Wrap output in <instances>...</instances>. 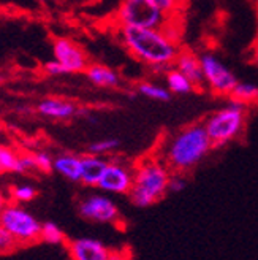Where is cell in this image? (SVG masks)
Returning <instances> with one entry per match:
<instances>
[{
    "instance_id": "cell-24",
    "label": "cell",
    "mask_w": 258,
    "mask_h": 260,
    "mask_svg": "<svg viewBox=\"0 0 258 260\" xmlns=\"http://www.w3.org/2000/svg\"><path fill=\"white\" fill-rule=\"evenodd\" d=\"M33 157H35L36 172L49 173L51 170H53L54 157H51V154H48V152H45V151H38V152H33Z\"/></svg>"
},
{
    "instance_id": "cell-13",
    "label": "cell",
    "mask_w": 258,
    "mask_h": 260,
    "mask_svg": "<svg viewBox=\"0 0 258 260\" xmlns=\"http://www.w3.org/2000/svg\"><path fill=\"white\" fill-rule=\"evenodd\" d=\"M36 111L40 113L45 118L51 119H59V121H65L71 119L73 116L80 113V108L71 103L70 100L65 99H57V97H48L38 103Z\"/></svg>"
},
{
    "instance_id": "cell-5",
    "label": "cell",
    "mask_w": 258,
    "mask_h": 260,
    "mask_svg": "<svg viewBox=\"0 0 258 260\" xmlns=\"http://www.w3.org/2000/svg\"><path fill=\"white\" fill-rule=\"evenodd\" d=\"M168 19L170 15H166V13L159 10L149 0H122L114 15L116 25L156 29V30H163L165 34H166Z\"/></svg>"
},
{
    "instance_id": "cell-16",
    "label": "cell",
    "mask_w": 258,
    "mask_h": 260,
    "mask_svg": "<svg viewBox=\"0 0 258 260\" xmlns=\"http://www.w3.org/2000/svg\"><path fill=\"white\" fill-rule=\"evenodd\" d=\"M84 73L87 80L98 87H118L121 83L119 75L101 63H89Z\"/></svg>"
},
{
    "instance_id": "cell-30",
    "label": "cell",
    "mask_w": 258,
    "mask_h": 260,
    "mask_svg": "<svg viewBox=\"0 0 258 260\" xmlns=\"http://www.w3.org/2000/svg\"><path fill=\"white\" fill-rule=\"evenodd\" d=\"M10 202H8V197L5 195V192L0 189V216H2V213H4V210L7 208V205H8Z\"/></svg>"
},
{
    "instance_id": "cell-28",
    "label": "cell",
    "mask_w": 258,
    "mask_h": 260,
    "mask_svg": "<svg viewBox=\"0 0 258 260\" xmlns=\"http://www.w3.org/2000/svg\"><path fill=\"white\" fill-rule=\"evenodd\" d=\"M149 2H152L159 10L166 13V15H173V13H176L179 10L176 0H149Z\"/></svg>"
},
{
    "instance_id": "cell-1",
    "label": "cell",
    "mask_w": 258,
    "mask_h": 260,
    "mask_svg": "<svg viewBox=\"0 0 258 260\" xmlns=\"http://www.w3.org/2000/svg\"><path fill=\"white\" fill-rule=\"evenodd\" d=\"M212 141L204 124H190L166 138L159 149L157 157L173 173L193 170L212 149Z\"/></svg>"
},
{
    "instance_id": "cell-3",
    "label": "cell",
    "mask_w": 258,
    "mask_h": 260,
    "mask_svg": "<svg viewBox=\"0 0 258 260\" xmlns=\"http://www.w3.org/2000/svg\"><path fill=\"white\" fill-rule=\"evenodd\" d=\"M171 170L157 155L143 159L135 165L133 186L128 199L138 208H148L160 202L168 193Z\"/></svg>"
},
{
    "instance_id": "cell-25",
    "label": "cell",
    "mask_w": 258,
    "mask_h": 260,
    "mask_svg": "<svg viewBox=\"0 0 258 260\" xmlns=\"http://www.w3.org/2000/svg\"><path fill=\"white\" fill-rule=\"evenodd\" d=\"M16 240L11 237V233L0 224V252H11L18 248Z\"/></svg>"
},
{
    "instance_id": "cell-9",
    "label": "cell",
    "mask_w": 258,
    "mask_h": 260,
    "mask_svg": "<svg viewBox=\"0 0 258 260\" xmlns=\"http://www.w3.org/2000/svg\"><path fill=\"white\" fill-rule=\"evenodd\" d=\"M133 175L135 167L127 165L121 160H111L108 162L97 187L106 193L128 195L133 186Z\"/></svg>"
},
{
    "instance_id": "cell-19",
    "label": "cell",
    "mask_w": 258,
    "mask_h": 260,
    "mask_svg": "<svg viewBox=\"0 0 258 260\" xmlns=\"http://www.w3.org/2000/svg\"><path fill=\"white\" fill-rule=\"evenodd\" d=\"M19 154L11 148L0 146V175L4 173H18Z\"/></svg>"
},
{
    "instance_id": "cell-33",
    "label": "cell",
    "mask_w": 258,
    "mask_h": 260,
    "mask_svg": "<svg viewBox=\"0 0 258 260\" xmlns=\"http://www.w3.org/2000/svg\"><path fill=\"white\" fill-rule=\"evenodd\" d=\"M253 60H255L256 67H258V42H256V45H255V48H253Z\"/></svg>"
},
{
    "instance_id": "cell-23",
    "label": "cell",
    "mask_w": 258,
    "mask_h": 260,
    "mask_svg": "<svg viewBox=\"0 0 258 260\" xmlns=\"http://www.w3.org/2000/svg\"><path fill=\"white\" fill-rule=\"evenodd\" d=\"M121 141L118 138H105V140H98L94 141L92 145H89V154L94 155H106L109 152H114L116 149L119 148Z\"/></svg>"
},
{
    "instance_id": "cell-32",
    "label": "cell",
    "mask_w": 258,
    "mask_h": 260,
    "mask_svg": "<svg viewBox=\"0 0 258 260\" xmlns=\"http://www.w3.org/2000/svg\"><path fill=\"white\" fill-rule=\"evenodd\" d=\"M189 2H190V0H176V4H177V8H179V10H182Z\"/></svg>"
},
{
    "instance_id": "cell-26",
    "label": "cell",
    "mask_w": 258,
    "mask_h": 260,
    "mask_svg": "<svg viewBox=\"0 0 258 260\" xmlns=\"http://www.w3.org/2000/svg\"><path fill=\"white\" fill-rule=\"evenodd\" d=\"M30 172H36L35 157L33 154H19V164H18V173L27 175Z\"/></svg>"
},
{
    "instance_id": "cell-7",
    "label": "cell",
    "mask_w": 258,
    "mask_h": 260,
    "mask_svg": "<svg viewBox=\"0 0 258 260\" xmlns=\"http://www.w3.org/2000/svg\"><path fill=\"white\" fill-rule=\"evenodd\" d=\"M78 214L94 224L114 225L121 220V210L118 203L105 193H90L83 197L78 205Z\"/></svg>"
},
{
    "instance_id": "cell-17",
    "label": "cell",
    "mask_w": 258,
    "mask_h": 260,
    "mask_svg": "<svg viewBox=\"0 0 258 260\" xmlns=\"http://www.w3.org/2000/svg\"><path fill=\"white\" fill-rule=\"evenodd\" d=\"M165 80H166V86H168V90L174 94H189L193 90V86L190 83V80L187 76H184L179 70L176 69H170L165 73Z\"/></svg>"
},
{
    "instance_id": "cell-34",
    "label": "cell",
    "mask_w": 258,
    "mask_h": 260,
    "mask_svg": "<svg viewBox=\"0 0 258 260\" xmlns=\"http://www.w3.org/2000/svg\"><path fill=\"white\" fill-rule=\"evenodd\" d=\"M2 81H4V76H2V75H0V83H2Z\"/></svg>"
},
{
    "instance_id": "cell-15",
    "label": "cell",
    "mask_w": 258,
    "mask_h": 260,
    "mask_svg": "<svg viewBox=\"0 0 258 260\" xmlns=\"http://www.w3.org/2000/svg\"><path fill=\"white\" fill-rule=\"evenodd\" d=\"M53 170L71 183H80L81 179V157L75 154H60L54 157Z\"/></svg>"
},
{
    "instance_id": "cell-11",
    "label": "cell",
    "mask_w": 258,
    "mask_h": 260,
    "mask_svg": "<svg viewBox=\"0 0 258 260\" xmlns=\"http://www.w3.org/2000/svg\"><path fill=\"white\" fill-rule=\"evenodd\" d=\"M67 251L71 260H111L114 251L100 240L81 237L67 241Z\"/></svg>"
},
{
    "instance_id": "cell-10",
    "label": "cell",
    "mask_w": 258,
    "mask_h": 260,
    "mask_svg": "<svg viewBox=\"0 0 258 260\" xmlns=\"http://www.w3.org/2000/svg\"><path fill=\"white\" fill-rule=\"evenodd\" d=\"M53 54L67 73H81L89 67L84 49L67 37H57L53 42Z\"/></svg>"
},
{
    "instance_id": "cell-12",
    "label": "cell",
    "mask_w": 258,
    "mask_h": 260,
    "mask_svg": "<svg viewBox=\"0 0 258 260\" xmlns=\"http://www.w3.org/2000/svg\"><path fill=\"white\" fill-rule=\"evenodd\" d=\"M174 69L187 76L195 87H204V75L200 63V57L189 49H180L174 60Z\"/></svg>"
},
{
    "instance_id": "cell-8",
    "label": "cell",
    "mask_w": 258,
    "mask_h": 260,
    "mask_svg": "<svg viewBox=\"0 0 258 260\" xmlns=\"http://www.w3.org/2000/svg\"><path fill=\"white\" fill-rule=\"evenodd\" d=\"M200 63L204 75V86L215 95H230L238 84L236 75L215 56L204 53L200 56Z\"/></svg>"
},
{
    "instance_id": "cell-21",
    "label": "cell",
    "mask_w": 258,
    "mask_h": 260,
    "mask_svg": "<svg viewBox=\"0 0 258 260\" xmlns=\"http://www.w3.org/2000/svg\"><path fill=\"white\" fill-rule=\"evenodd\" d=\"M40 240L45 241V243H49V244H62L65 243L67 238H65V233L62 232V229L48 220V222H43L42 224V235H40Z\"/></svg>"
},
{
    "instance_id": "cell-27",
    "label": "cell",
    "mask_w": 258,
    "mask_h": 260,
    "mask_svg": "<svg viewBox=\"0 0 258 260\" xmlns=\"http://www.w3.org/2000/svg\"><path fill=\"white\" fill-rule=\"evenodd\" d=\"M187 187V179L184 173H173L170 176V183H168V192L171 193H179Z\"/></svg>"
},
{
    "instance_id": "cell-22",
    "label": "cell",
    "mask_w": 258,
    "mask_h": 260,
    "mask_svg": "<svg viewBox=\"0 0 258 260\" xmlns=\"http://www.w3.org/2000/svg\"><path fill=\"white\" fill-rule=\"evenodd\" d=\"M38 190L32 186V184H16L10 189V197L13 200V203H29L36 197Z\"/></svg>"
},
{
    "instance_id": "cell-29",
    "label": "cell",
    "mask_w": 258,
    "mask_h": 260,
    "mask_svg": "<svg viewBox=\"0 0 258 260\" xmlns=\"http://www.w3.org/2000/svg\"><path fill=\"white\" fill-rule=\"evenodd\" d=\"M43 69H45V72H46L48 75H51V76H59V75L67 73V72H65V69H63L62 65H60L56 59L48 60V62L43 65Z\"/></svg>"
},
{
    "instance_id": "cell-31",
    "label": "cell",
    "mask_w": 258,
    "mask_h": 260,
    "mask_svg": "<svg viewBox=\"0 0 258 260\" xmlns=\"http://www.w3.org/2000/svg\"><path fill=\"white\" fill-rule=\"evenodd\" d=\"M111 260H130V255H128V252H116L114 251V255Z\"/></svg>"
},
{
    "instance_id": "cell-2",
    "label": "cell",
    "mask_w": 258,
    "mask_h": 260,
    "mask_svg": "<svg viewBox=\"0 0 258 260\" xmlns=\"http://www.w3.org/2000/svg\"><path fill=\"white\" fill-rule=\"evenodd\" d=\"M116 30L128 53L149 67L173 65L180 51L174 38L163 30L130 25H116Z\"/></svg>"
},
{
    "instance_id": "cell-4",
    "label": "cell",
    "mask_w": 258,
    "mask_h": 260,
    "mask_svg": "<svg viewBox=\"0 0 258 260\" xmlns=\"http://www.w3.org/2000/svg\"><path fill=\"white\" fill-rule=\"evenodd\" d=\"M203 124L212 141V146H225L242 134L246 125V105L230 99L228 105L212 113Z\"/></svg>"
},
{
    "instance_id": "cell-18",
    "label": "cell",
    "mask_w": 258,
    "mask_h": 260,
    "mask_svg": "<svg viewBox=\"0 0 258 260\" xmlns=\"http://www.w3.org/2000/svg\"><path fill=\"white\" fill-rule=\"evenodd\" d=\"M230 99L236 102H241L244 105L258 100V86L252 83H238L233 89V92L230 94Z\"/></svg>"
},
{
    "instance_id": "cell-20",
    "label": "cell",
    "mask_w": 258,
    "mask_h": 260,
    "mask_svg": "<svg viewBox=\"0 0 258 260\" xmlns=\"http://www.w3.org/2000/svg\"><path fill=\"white\" fill-rule=\"evenodd\" d=\"M138 92L141 95L149 97L152 100H159V102H170L171 100V92L168 89L157 86L154 83H148V81L138 84Z\"/></svg>"
},
{
    "instance_id": "cell-6",
    "label": "cell",
    "mask_w": 258,
    "mask_h": 260,
    "mask_svg": "<svg viewBox=\"0 0 258 260\" xmlns=\"http://www.w3.org/2000/svg\"><path fill=\"white\" fill-rule=\"evenodd\" d=\"M2 224L19 246L42 241V222L19 203H8L0 216Z\"/></svg>"
},
{
    "instance_id": "cell-14",
    "label": "cell",
    "mask_w": 258,
    "mask_h": 260,
    "mask_svg": "<svg viewBox=\"0 0 258 260\" xmlns=\"http://www.w3.org/2000/svg\"><path fill=\"white\" fill-rule=\"evenodd\" d=\"M108 160H105L101 155L87 154L81 157V179L80 183L87 187H97L98 181L105 172Z\"/></svg>"
}]
</instances>
